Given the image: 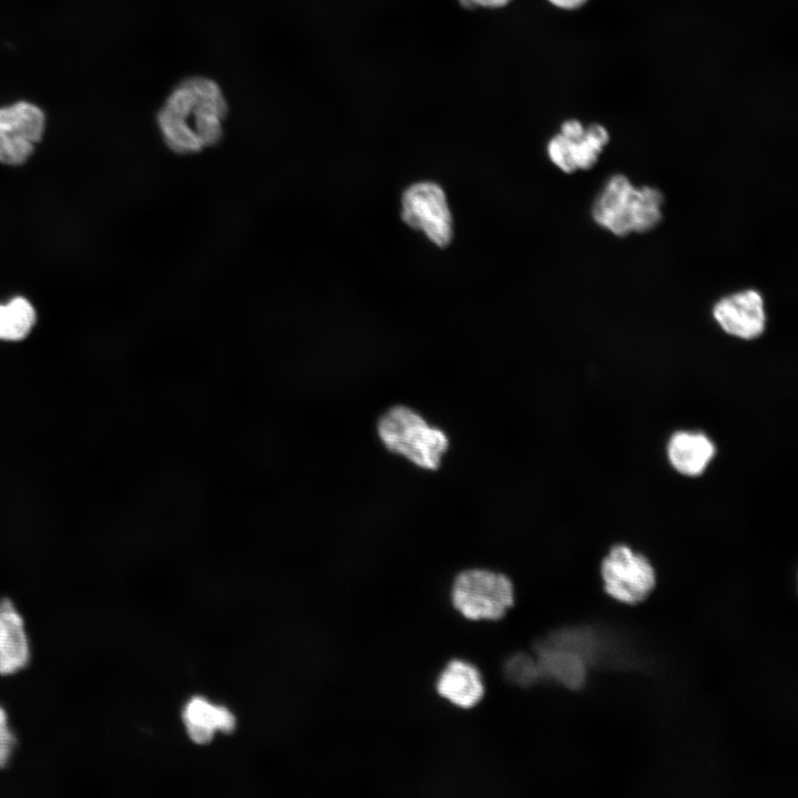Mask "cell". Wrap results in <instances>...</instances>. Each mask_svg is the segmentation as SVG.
Masks as SVG:
<instances>
[{
  "mask_svg": "<svg viewBox=\"0 0 798 798\" xmlns=\"http://www.w3.org/2000/svg\"><path fill=\"white\" fill-rule=\"evenodd\" d=\"M44 126V113L33 103L20 101L0 108V162L7 165L25 162Z\"/></svg>",
  "mask_w": 798,
  "mask_h": 798,
  "instance_id": "52a82bcc",
  "label": "cell"
},
{
  "mask_svg": "<svg viewBox=\"0 0 798 798\" xmlns=\"http://www.w3.org/2000/svg\"><path fill=\"white\" fill-rule=\"evenodd\" d=\"M666 450L672 467L687 477L702 474L716 452L714 442L705 433L685 430L672 434Z\"/></svg>",
  "mask_w": 798,
  "mask_h": 798,
  "instance_id": "30bf717a",
  "label": "cell"
},
{
  "mask_svg": "<svg viewBox=\"0 0 798 798\" xmlns=\"http://www.w3.org/2000/svg\"><path fill=\"white\" fill-rule=\"evenodd\" d=\"M35 323L32 305L22 297H16L7 305H0V339L17 341L29 335Z\"/></svg>",
  "mask_w": 798,
  "mask_h": 798,
  "instance_id": "5bb4252c",
  "label": "cell"
},
{
  "mask_svg": "<svg viewBox=\"0 0 798 798\" xmlns=\"http://www.w3.org/2000/svg\"><path fill=\"white\" fill-rule=\"evenodd\" d=\"M713 316L725 332L741 339H755L766 328L764 299L755 289L720 298L713 307Z\"/></svg>",
  "mask_w": 798,
  "mask_h": 798,
  "instance_id": "ba28073f",
  "label": "cell"
},
{
  "mask_svg": "<svg viewBox=\"0 0 798 798\" xmlns=\"http://www.w3.org/2000/svg\"><path fill=\"white\" fill-rule=\"evenodd\" d=\"M182 720L183 724L204 726L223 734H232L237 728L236 715L228 707L202 695H194L186 700Z\"/></svg>",
  "mask_w": 798,
  "mask_h": 798,
  "instance_id": "4fadbf2b",
  "label": "cell"
},
{
  "mask_svg": "<svg viewBox=\"0 0 798 798\" xmlns=\"http://www.w3.org/2000/svg\"><path fill=\"white\" fill-rule=\"evenodd\" d=\"M401 218L409 227L421 231L439 247L453 237V219L442 187L429 181L413 183L401 196Z\"/></svg>",
  "mask_w": 798,
  "mask_h": 798,
  "instance_id": "5b68a950",
  "label": "cell"
},
{
  "mask_svg": "<svg viewBox=\"0 0 798 798\" xmlns=\"http://www.w3.org/2000/svg\"><path fill=\"white\" fill-rule=\"evenodd\" d=\"M601 574L605 592L627 604L645 600L656 580L649 561L624 544H616L610 550L602 561Z\"/></svg>",
  "mask_w": 798,
  "mask_h": 798,
  "instance_id": "8992f818",
  "label": "cell"
},
{
  "mask_svg": "<svg viewBox=\"0 0 798 798\" xmlns=\"http://www.w3.org/2000/svg\"><path fill=\"white\" fill-rule=\"evenodd\" d=\"M227 110L215 81L193 76L168 94L157 114V124L168 149L180 154L196 153L221 141Z\"/></svg>",
  "mask_w": 798,
  "mask_h": 798,
  "instance_id": "6da1fadb",
  "label": "cell"
},
{
  "mask_svg": "<svg viewBox=\"0 0 798 798\" xmlns=\"http://www.w3.org/2000/svg\"><path fill=\"white\" fill-rule=\"evenodd\" d=\"M378 434L386 448L423 469L434 470L448 449L446 433L427 423L412 409L396 406L378 422Z\"/></svg>",
  "mask_w": 798,
  "mask_h": 798,
  "instance_id": "3957f363",
  "label": "cell"
},
{
  "mask_svg": "<svg viewBox=\"0 0 798 798\" xmlns=\"http://www.w3.org/2000/svg\"><path fill=\"white\" fill-rule=\"evenodd\" d=\"M503 674L508 682L529 687L542 677L535 656L525 653H515L509 656L503 665Z\"/></svg>",
  "mask_w": 798,
  "mask_h": 798,
  "instance_id": "2e32d148",
  "label": "cell"
},
{
  "mask_svg": "<svg viewBox=\"0 0 798 798\" xmlns=\"http://www.w3.org/2000/svg\"><path fill=\"white\" fill-rule=\"evenodd\" d=\"M553 6L565 9L574 10L582 7L587 0H548Z\"/></svg>",
  "mask_w": 798,
  "mask_h": 798,
  "instance_id": "ffe728a7",
  "label": "cell"
},
{
  "mask_svg": "<svg viewBox=\"0 0 798 798\" xmlns=\"http://www.w3.org/2000/svg\"><path fill=\"white\" fill-rule=\"evenodd\" d=\"M463 7L474 8H499L509 3L511 0H459Z\"/></svg>",
  "mask_w": 798,
  "mask_h": 798,
  "instance_id": "d6986e66",
  "label": "cell"
},
{
  "mask_svg": "<svg viewBox=\"0 0 798 798\" xmlns=\"http://www.w3.org/2000/svg\"><path fill=\"white\" fill-rule=\"evenodd\" d=\"M452 603L469 620L498 621L514 603L513 584L498 572L464 570L453 581Z\"/></svg>",
  "mask_w": 798,
  "mask_h": 798,
  "instance_id": "277c9868",
  "label": "cell"
},
{
  "mask_svg": "<svg viewBox=\"0 0 798 798\" xmlns=\"http://www.w3.org/2000/svg\"><path fill=\"white\" fill-rule=\"evenodd\" d=\"M534 649L542 677L552 678L571 689H577L584 684L586 666L581 654L542 640Z\"/></svg>",
  "mask_w": 798,
  "mask_h": 798,
  "instance_id": "7c38bea8",
  "label": "cell"
},
{
  "mask_svg": "<svg viewBox=\"0 0 798 798\" xmlns=\"http://www.w3.org/2000/svg\"><path fill=\"white\" fill-rule=\"evenodd\" d=\"M663 193L651 186L638 188L623 174L608 178L596 197L592 216L596 224L616 236L645 233L662 219Z\"/></svg>",
  "mask_w": 798,
  "mask_h": 798,
  "instance_id": "7a4b0ae2",
  "label": "cell"
},
{
  "mask_svg": "<svg viewBox=\"0 0 798 798\" xmlns=\"http://www.w3.org/2000/svg\"><path fill=\"white\" fill-rule=\"evenodd\" d=\"M17 745L18 739L9 724L8 714L0 705V770L9 764Z\"/></svg>",
  "mask_w": 798,
  "mask_h": 798,
  "instance_id": "ac0fdd59",
  "label": "cell"
},
{
  "mask_svg": "<svg viewBox=\"0 0 798 798\" xmlns=\"http://www.w3.org/2000/svg\"><path fill=\"white\" fill-rule=\"evenodd\" d=\"M436 687L443 698L461 708L473 707L484 694L479 669L462 659H453L447 664L437 679Z\"/></svg>",
  "mask_w": 798,
  "mask_h": 798,
  "instance_id": "8fae6325",
  "label": "cell"
},
{
  "mask_svg": "<svg viewBox=\"0 0 798 798\" xmlns=\"http://www.w3.org/2000/svg\"><path fill=\"white\" fill-rule=\"evenodd\" d=\"M546 151L551 162L561 171L564 173H573L576 171L567 137L561 133L556 134L549 141Z\"/></svg>",
  "mask_w": 798,
  "mask_h": 798,
  "instance_id": "e0dca14e",
  "label": "cell"
},
{
  "mask_svg": "<svg viewBox=\"0 0 798 798\" xmlns=\"http://www.w3.org/2000/svg\"><path fill=\"white\" fill-rule=\"evenodd\" d=\"M31 658L24 621L9 597L0 598V675H12L27 667Z\"/></svg>",
  "mask_w": 798,
  "mask_h": 798,
  "instance_id": "9c48e42d",
  "label": "cell"
},
{
  "mask_svg": "<svg viewBox=\"0 0 798 798\" xmlns=\"http://www.w3.org/2000/svg\"><path fill=\"white\" fill-rule=\"evenodd\" d=\"M608 140V132L601 124H592L580 137L569 139L576 170L592 168Z\"/></svg>",
  "mask_w": 798,
  "mask_h": 798,
  "instance_id": "9a60e30c",
  "label": "cell"
}]
</instances>
